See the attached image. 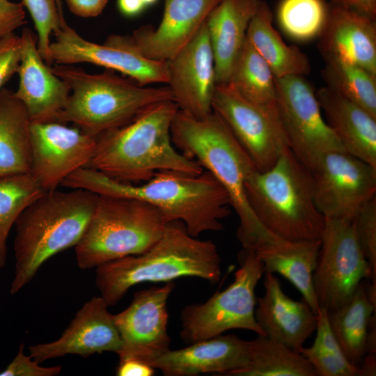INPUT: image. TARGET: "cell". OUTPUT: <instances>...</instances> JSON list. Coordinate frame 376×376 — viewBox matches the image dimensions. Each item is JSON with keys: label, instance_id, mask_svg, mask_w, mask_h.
Here are the masks:
<instances>
[{"label": "cell", "instance_id": "6da1fadb", "mask_svg": "<svg viewBox=\"0 0 376 376\" xmlns=\"http://www.w3.org/2000/svg\"><path fill=\"white\" fill-rule=\"evenodd\" d=\"M62 186L83 189L98 195L143 201L160 211L167 222H182L197 237L206 231H220L221 221L230 214V198L207 171L197 175L164 170L138 185L113 179L86 166L68 176Z\"/></svg>", "mask_w": 376, "mask_h": 376}, {"label": "cell", "instance_id": "7a4b0ae2", "mask_svg": "<svg viewBox=\"0 0 376 376\" xmlns=\"http://www.w3.org/2000/svg\"><path fill=\"white\" fill-rule=\"evenodd\" d=\"M178 111L173 100L159 102L128 123L97 136L88 167L132 184L148 181L164 170L200 174L202 166L178 151L172 142L171 125Z\"/></svg>", "mask_w": 376, "mask_h": 376}, {"label": "cell", "instance_id": "3957f363", "mask_svg": "<svg viewBox=\"0 0 376 376\" xmlns=\"http://www.w3.org/2000/svg\"><path fill=\"white\" fill-rule=\"evenodd\" d=\"M216 244L189 235L178 221L166 224L161 237L145 252L103 263L96 267L95 283L107 304H116L128 291L144 282H171L184 276L214 284L221 277Z\"/></svg>", "mask_w": 376, "mask_h": 376}, {"label": "cell", "instance_id": "277c9868", "mask_svg": "<svg viewBox=\"0 0 376 376\" xmlns=\"http://www.w3.org/2000/svg\"><path fill=\"white\" fill-rule=\"evenodd\" d=\"M98 197L83 189L48 191L20 214L15 223V269L10 294L29 283L45 261L78 243Z\"/></svg>", "mask_w": 376, "mask_h": 376}, {"label": "cell", "instance_id": "5b68a950", "mask_svg": "<svg viewBox=\"0 0 376 376\" xmlns=\"http://www.w3.org/2000/svg\"><path fill=\"white\" fill-rule=\"evenodd\" d=\"M175 148L210 172L228 193L240 225L237 236L248 246L264 229L252 212L245 192L248 176L257 170L228 126L213 111L203 118L178 109L171 125Z\"/></svg>", "mask_w": 376, "mask_h": 376}, {"label": "cell", "instance_id": "8992f818", "mask_svg": "<svg viewBox=\"0 0 376 376\" xmlns=\"http://www.w3.org/2000/svg\"><path fill=\"white\" fill-rule=\"evenodd\" d=\"M249 206L275 235L290 241L320 240L325 218L318 210L312 172L288 148L265 171H253L245 182Z\"/></svg>", "mask_w": 376, "mask_h": 376}, {"label": "cell", "instance_id": "52a82bcc", "mask_svg": "<svg viewBox=\"0 0 376 376\" xmlns=\"http://www.w3.org/2000/svg\"><path fill=\"white\" fill-rule=\"evenodd\" d=\"M52 70L70 88L58 122L72 123L95 138L128 123L154 104L173 100L168 86H141L111 70L90 74L81 68L61 64Z\"/></svg>", "mask_w": 376, "mask_h": 376}, {"label": "cell", "instance_id": "ba28073f", "mask_svg": "<svg viewBox=\"0 0 376 376\" xmlns=\"http://www.w3.org/2000/svg\"><path fill=\"white\" fill-rule=\"evenodd\" d=\"M167 223L159 210L143 201L99 195L84 233L75 246L77 263L88 269L142 253L161 237Z\"/></svg>", "mask_w": 376, "mask_h": 376}, {"label": "cell", "instance_id": "9c48e42d", "mask_svg": "<svg viewBox=\"0 0 376 376\" xmlns=\"http://www.w3.org/2000/svg\"><path fill=\"white\" fill-rule=\"evenodd\" d=\"M240 267L234 281L203 304L187 306L181 312V338L187 343L204 340L230 329H246L264 335L255 319L256 287L265 273L264 265L253 251L240 254Z\"/></svg>", "mask_w": 376, "mask_h": 376}, {"label": "cell", "instance_id": "30bf717a", "mask_svg": "<svg viewBox=\"0 0 376 376\" xmlns=\"http://www.w3.org/2000/svg\"><path fill=\"white\" fill-rule=\"evenodd\" d=\"M320 248L313 273L319 306L329 312L349 301L363 280L375 282L354 230L353 220L326 219Z\"/></svg>", "mask_w": 376, "mask_h": 376}, {"label": "cell", "instance_id": "8fae6325", "mask_svg": "<svg viewBox=\"0 0 376 376\" xmlns=\"http://www.w3.org/2000/svg\"><path fill=\"white\" fill-rule=\"evenodd\" d=\"M212 110L226 123L258 171L269 169L289 148L276 103L256 104L230 84H217Z\"/></svg>", "mask_w": 376, "mask_h": 376}, {"label": "cell", "instance_id": "7c38bea8", "mask_svg": "<svg viewBox=\"0 0 376 376\" xmlns=\"http://www.w3.org/2000/svg\"><path fill=\"white\" fill-rule=\"evenodd\" d=\"M276 103L290 149L313 171L331 151H345L324 119L315 93L301 75L276 78Z\"/></svg>", "mask_w": 376, "mask_h": 376}, {"label": "cell", "instance_id": "4fadbf2b", "mask_svg": "<svg viewBox=\"0 0 376 376\" xmlns=\"http://www.w3.org/2000/svg\"><path fill=\"white\" fill-rule=\"evenodd\" d=\"M49 45L51 64L88 63L127 75L141 86L167 84L166 61L149 59L129 42L127 36L111 35L103 44L84 39L62 17Z\"/></svg>", "mask_w": 376, "mask_h": 376}, {"label": "cell", "instance_id": "5bb4252c", "mask_svg": "<svg viewBox=\"0 0 376 376\" xmlns=\"http://www.w3.org/2000/svg\"><path fill=\"white\" fill-rule=\"evenodd\" d=\"M311 172L315 202L326 219L352 221L375 196L376 167L347 152L327 153Z\"/></svg>", "mask_w": 376, "mask_h": 376}, {"label": "cell", "instance_id": "9a60e30c", "mask_svg": "<svg viewBox=\"0 0 376 376\" xmlns=\"http://www.w3.org/2000/svg\"><path fill=\"white\" fill-rule=\"evenodd\" d=\"M30 174L45 191H52L77 169L88 166L97 138L59 122L31 123Z\"/></svg>", "mask_w": 376, "mask_h": 376}, {"label": "cell", "instance_id": "2e32d148", "mask_svg": "<svg viewBox=\"0 0 376 376\" xmlns=\"http://www.w3.org/2000/svg\"><path fill=\"white\" fill-rule=\"evenodd\" d=\"M174 287L171 281L136 292L130 306L113 315L122 341L119 359L146 361L170 350L166 304Z\"/></svg>", "mask_w": 376, "mask_h": 376}, {"label": "cell", "instance_id": "e0dca14e", "mask_svg": "<svg viewBox=\"0 0 376 376\" xmlns=\"http://www.w3.org/2000/svg\"><path fill=\"white\" fill-rule=\"evenodd\" d=\"M166 63L167 85L178 109L196 118L211 113L217 83L206 22L190 42Z\"/></svg>", "mask_w": 376, "mask_h": 376}, {"label": "cell", "instance_id": "ac0fdd59", "mask_svg": "<svg viewBox=\"0 0 376 376\" xmlns=\"http://www.w3.org/2000/svg\"><path fill=\"white\" fill-rule=\"evenodd\" d=\"M108 306L100 296L93 297L78 311L59 338L30 346V356L41 363L70 354L83 357L102 352L118 354L122 341Z\"/></svg>", "mask_w": 376, "mask_h": 376}, {"label": "cell", "instance_id": "d6986e66", "mask_svg": "<svg viewBox=\"0 0 376 376\" xmlns=\"http://www.w3.org/2000/svg\"><path fill=\"white\" fill-rule=\"evenodd\" d=\"M221 0H164L157 27L142 26L127 36L131 45L143 56L167 61L196 36Z\"/></svg>", "mask_w": 376, "mask_h": 376}, {"label": "cell", "instance_id": "ffe728a7", "mask_svg": "<svg viewBox=\"0 0 376 376\" xmlns=\"http://www.w3.org/2000/svg\"><path fill=\"white\" fill-rule=\"evenodd\" d=\"M19 85L15 95L26 109L31 123L58 122L70 88L42 58L37 36L24 28L20 36Z\"/></svg>", "mask_w": 376, "mask_h": 376}, {"label": "cell", "instance_id": "44dd1931", "mask_svg": "<svg viewBox=\"0 0 376 376\" xmlns=\"http://www.w3.org/2000/svg\"><path fill=\"white\" fill-rule=\"evenodd\" d=\"M166 376H194L230 373L246 366L249 340L233 334L219 335L175 350H169L146 361Z\"/></svg>", "mask_w": 376, "mask_h": 376}, {"label": "cell", "instance_id": "7402d4cb", "mask_svg": "<svg viewBox=\"0 0 376 376\" xmlns=\"http://www.w3.org/2000/svg\"><path fill=\"white\" fill-rule=\"evenodd\" d=\"M263 283L265 294L256 299V322L265 336L299 352L315 331L317 314L303 297H288L273 273L265 272Z\"/></svg>", "mask_w": 376, "mask_h": 376}, {"label": "cell", "instance_id": "603a6c76", "mask_svg": "<svg viewBox=\"0 0 376 376\" xmlns=\"http://www.w3.org/2000/svg\"><path fill=\"white\" fill-rule=\"evenodd\" d=\"M375 21L329 3L324 25L318 36L322 56H339L376 75Z\"/></svg>", "mask_w": 376, "mask_h": 376}, {"label": "cell", "instance_id": "cb8c5ba5", "mask_svg": "<svg viewBox=\"0 0 376 376\" xmlns=\"http://www.w3.org/2000/svg\"><path fill=\"white\" fill-rule=\"evenodd\" d=\"M320 244V240L290 241L266 229L249 251L260 258L265 272H276L288 280L317 314L320 306L313 290V273Z\"/></svg>", "mask_w": 376, "mask_h": 376}, {"label": "cell", "instance_id": "d4e9b609", "mask_svg": "<svg viewBox=\"0 0 376 376\" xmlns=\"http://www.w3.org/2000/svg\"><path fill=\"white\" fill-rule=\"evenodd\" d=\"M315 95L345 150L376 167V118L327 86Z\"/></svg>", "mask_w": 376, "mask_h": 376}, {"label": "cell", "instance_id": "484cf974", "mask_svg": "<svg viewBox=\"0 0 376 376\" xmlns=\"http://www.w3.org/2000/svg\"><path fill=\"white\" fill-rule=\"evenodd\" d=\"M260 0H221L206 19L214 58L216 83H228Z\"/></svg>", "mask_w": 376, "mask_h": 376}, {"label": "cell", "instance_id": "4316f807", "mask_svg": "<svg viewBox=\"0 0 376 376\" xmlns=\"http://www.w3.org/2000/svg\"><path fill=\"white\" fill-rule=\"evenodd\" d=\"M31 120L14 92L0 89V178L29 173L31 167Z\"/></svg>", "mask_w": 376, "mask_h": 376}, {"label": "cell", "instance_id": "83f0119b", "mask_svg": "<svg viewBox=\"0 0 376 376\" xmlns=\"http://www.w3.org/2000/svg\"><path fill=\"white\" fill-rule=\"evenodd\" d=\"M268 3L260 0L249 22L246 38L271 68L276 78L306 75L311 71L308 56L299 47L288 45L274 28Z\"/></svg>", "mask_w": 376, "mask_h": 376}, {"label": "cell", "instance_id": "f1b7e54d", "mask_svg": "<svg viewBox=\"0 0 376 376\" xmlns=\"http://www.w3.org/2000/svg\"><path fill=\"white\" fill-rule=\"evenodd\" d=\"M376 297L362 281L342 307L328 311L331 329L347 359L359 366L366 354V340L370 322L375 314Z\"/></svg>", "mask_w": 376, "mask_h": 376}, {"label": "cell", "instance_id": "f546056e", "mask_svg": "<svg viewBox=\"0 0 376 376\" xmlns=\"http://www.w3.org/2000/svg\"><path fill=\"white\" fill-rule=\"evenodd\" d=\"M232 376H316L313 367L301 353L258 335L249 340V362L230 373Z\"/></svg>", "mask_w": 376, "mask_h": 376}, {"label": "cell", "instance_id": "4dcf8cb0", "mask_svg": "<svg viewBox=\"0 0 376 376\" xmlns=\"http://www.w3.org/2000/svg\"><path fill=\"white\" fill-rule=\"evenodd\" d=\"M327 86L358 104L376 118V75L336 55L322 56Z\"/></svg>", "mask_w": 376, "mask_h": 376}, {"label": "cell", "instance_id": "1f68e13d", "mask_svg": "<svg viewBox=\"0 0 376 376\" xmlns=\"http://www.w3.org/2000/svg\"><path fill=\"white\" fill-rule=\"evenodd\" d=\"M228 84L249 101L259 104L276 103V77L246 38L235 61Z\"/></svg>", "mask_w": 376, "mask_h": 376}, {"label": "cell", "instance_id": "d6a6232c", "mask_svg": "<svg viewBox=\"0 0 376 376\" xmlns=\"http://www.w3.org/2000/svg\"><path fill=\"white\" fill-rule=\"evenodd\" d=\"M45 191L30 173L0 178V268L7 258V240L20 214Z\"/></svg>", "mask_w": 376, "mask_h": 376}, {"label": "cell", "instance_id": "836d02e7", "mask_svg": "<svg viewBox=\"0 0 376 376\" xmlns=\"http://www.w3.org/2000/svg\"><path fill=\"white\" fill-rule=\"evenodd\" d=\"M316 336L312 346L299 351L311 363L316 376H359V368L345 357L329 322L328 311L319 307Z\"/></svg>", "mask_w": 376, "mask_h": 376}, {"label": "cell", "instance_id": "e575fe53", "mask_svg": "<svg viewBox=\"0 0 376 376\" xmlns=\"http://www.w3.org/2000/svg\"><path fill=\"white\" fill-rule=\"evenodd\" d=\"M324 0H282L277 11L280 26L290 38L300 41L318 37L327 15Z\"/></svg>", "mask_w": 376, "mask_h": 376}, {"label": "cell", "instance_id": "d590c367", "mask_svg": "<svg viewBox=\"0 0 376 376\" xmlns=\"http://www.w3.org/2000/svg\"><path fill=\"white\" fill-rule=\"evenodd\" d=\"M37 31L38 50L46 63L49 58L50 36L59 29L63 17L59 0H22Z\"/></svg>", "mask_w": 376, "mask_h": 376}, {"label": "cell", "instance_id": "8d00e7d4", "mask_svg": "<svg viewBox=\"0 0 376 376\" xmlns=\"http://www.w3.org/2000/svg\"><path fill=\"white\" fill-rule=\"evenodd\" d=\"M353 223L363 253L376 274V196L360 209Z\"/></svg>", "mask_w": 376, "mask_h": 376}, {"label": "cell", "instance_id": "74e56055", "mask_svg": "<svg viewBox=\"0 0 376 376\" xmlns=\"http://www.w3.org/2000/svg\"><path fill=\"white\" fill-rule=\"evenodd\" d=\"M20 59V36L13 33L0 38V89L17 73Z\"/></svg>", "mask_w": 376, "mask_h": 376}, {"label": "cell", "instance_id": "f35d334b", "mask_svg": "<svg viewBox=\"0 0 376 376\" xmlns=\"http://www.w3.org/2000/svg\"><path fill=\"white\" fill-rule=\"evenodd\" d=\"M23 344L13 360L0 372V376H54L61 371V366L42 367L31 357L24 353Z\"/></svg>", "mask_w": 376, "mask_h": 376}, {"label": "cell", "instance_id": "ab89813d", "mask_svg": "<svg viewBox=\"0 0 376 376\" xmlns=\"http://www.w3.org/2000/svg\"><path fill=\"white\" fill-rule=\"evenodd\" d=\"M26 23L25 10L22 3L0 0V38L13 33Z\"/></svg>", "mask_w": 376, "mask_h": 376}, {"label": "cell", "instance_id": "60d3db41", "mask_svg": "<svg viewBox=\"0 0 376 376\" xmlns=\"http://www.w3.org/2000/svg\"><path fill=\"white\" fill-rule=\"evenodd\" d=\"M155 368L146 362L134 357L119 359L116 375L118 376H152Z\"/></svg>", "mask_w": 376, "mask_h": 376}, {"label": "cell", "instance_id": "b9f144b4", "mask_svg": "<svg viewBox=\"0 0 376 376\" xmlns=\"http://www.w3.org/2000/svg\"><path fill=\"white\" fill-rule=\"evenodd\" d=\"M70 11L81 17H94L103 11L108 0H65Z\"/></svg>", "mask_w": 376, "mask_h": 376}, {"label": "cell", "instance_id": "7bdbcfd3", "mask_svg": "<svg viewBox=\"0 0 376 376\" xmlns=\"http://www.w3.org/2000/svg\"><path fill=\"white\" fill-rule=\"evenodd\" d=\"M330 3L376 20V0H331Z\"/></svg>", "mask_w": 376, "mask_h": 376}, {"label": "cell", "instance_id": "ee69618b", "mask_svg": "<svg viewBox=\"0 0 376 376\" xmlns=\"http://www.w3.org/2000/svg\"><path fill=\"white\" fill-rule=\"evenodd\" d=\"M120 12L127 16H134L140 13L146 7L141 0H118Z\"/></svg>", "mask_w": 376, "mask_h": 376}, {"label": "cell", "instance_id": "f6af8a7d", "mask_svg": "<svg viewBox=\"0 0 376 376\" xmlns=\"http://www.w3.org/2000/svg\"><path fill=\"white\" fill-rule=\"evenodd\" d=\"M360 368L361 376H375L376 374L375 354H366Z\"/></svg>", "mask_w": 376, "mask_h": 376}, {"label": "cell", "instance_id": "bcb514c9", "mask_svg": "<svg viewBox=\"0 0 376 376\" xmlns=\"http://www.w3.org/2000/svg\"><path fill=\"white\" fill-rule=\"evenodd\" d=\"M144 6L146 7L155 3L157 0H141Z\"/></svg>", "mask_w": 376, "mask_h": 376}]
</instances>
